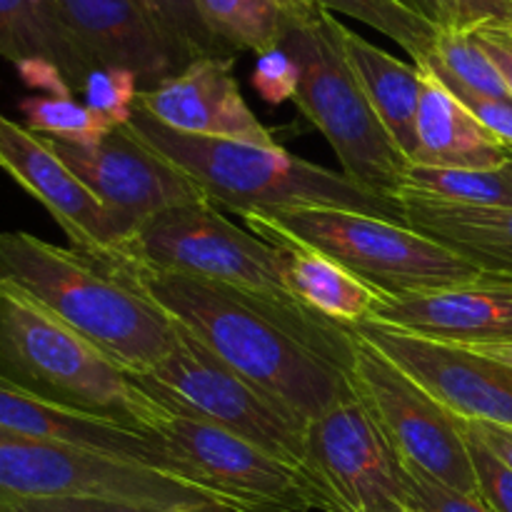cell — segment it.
<instances>
[{"instance_id":"obj_12","label":"cell","mask_w":512,"mask_h":512,"mask_svg":"<svg viewBox=\"0 0 512 512\" xmlns=\"http://www.w3.org/2000/svg\"><path fill=\"white\" fill-rule=\"evenodd\" d=\"M45 140L98 203L118 218L130 238L155 215L205 200L183 170L145 145L128 125L110 130L95 145Z\"/></svg>"},{"instance_id":"obj_17","label":"cell","mask_w":512,"mask_h":512,"mask_svg":"<svg viewBox=\"0 0 512 512\" xmlns=\"http://www.w3.org/2000/svg\"><path fill=\"white\" fill-rule=\"evenodd\" d=\"M233 65L223 58L193 60L158 88L140 90L138 105L178 133L278 145L245 103Z\"/></svg>"},{"instance_id":"obj_26","label":"cell","mask_w":512,"mask_h":512,"mask_svg":"<svg viewBox=\"0 0 512 512\" xmlns=\"http://www.w3.org/2000/svg\"><path fill=\"white\" fill-rule=\"evenodd\" d=\"M398 193H415L460 205L512 208V160L503 168L493 170L433 168V165L410 163Z\"/></svg>"},{"instance_id":"obj_13","label":"cell","mask_w":512,"mask_h":512,"mask_svg":"<svg viewBox=\"0 0 512 512\" xmlns=\"http://www.w3.org/2000/svg\"><path fill=\"white\" fill-rule=\"evenodd\" d=\"M158 433L175 445L230 512L313 510L303 473L213 423L168 415Z\"/></svg>"},{"instance_id":"obj_19","label":"cell","mask_w":512,"mask_h":512,"mask_svg":"<svg viewBox=\"0 0 512 512\" xmlns=\"http://www.w3.org/2000/svg\"><path fill=\"white\" fill-rule=\"evenodd\" d=\"M65 28L93 68H128L140 90L185 68L140 0H55Z\"/></svg>"},{"instance_id":"obj_36","label":"cell","mask_w":512,"mask_h":512,"mask_svg":"<svg viewBox=\"0 0 512 512\" xmlns=\"http://www.w3.org/2000/svg\"><path fill=\"white\" fill-rule=\"evenodd\" d=\"M435 80L440 85H445L495 140H500L505 148L512 150V98H490V95L473 93V90L463 88L458 83H450V80Z\"/></svg>"},{"instance_id":"obj_15","label":"cell","mask_w":512,"mask_h":512,"mask_svg":"<svg viewBox=\"0 0 512 512\" xmlns=\"http://www.w3.org/2000/svg\"><path fill=\"white\" fill-rule=\"evenodd\" d=\"M353 330L460 420L512 430V370L508 365L460 345L435 343L370 320L353 325Z\"/></svg>"},{"instance_id":"obj_28","label":"cell","mask_w":512,"mask_h":512,"mask_svg":"<svg viewBox=\"0 0 512 512\" xmlns=\"http://www.w3.org/2000/svg\"><path fill=\"white\" fill-rule=\"evenodd\" d=\"M418 68L435 75V78L463 85V88L473 90V93L490 95V98H512L493 60L480 48L473 33H465V30L438 33L433 55L423 65H418Z\"/></svg>"},{"instance_id":"obj_30","label":"cell","mask_w":512,"mask_h":512,"mask_svg":"<svg viewBox=\"0 0 512 512\" xmlns=\"http://www.w3.org/2000/svg\"><path fill=\"white\" fill-rule=\"evenodd\" d=\"M18 110L25 118V128L43 138L65 140V143L95 145L113 130L88 105L73 100V95L70 98L30 95L20 100Z\"/></svg>"},{"instance_id":"obj_37","label":"cell","mask_w":512,"mask_h":512,"mask_svg":"<svg viewBox=\"0 0 512 512\" xmlns=\"http://www.w3.org/2000/svg\"><path fill=\"white\" fill-rule=\"evenodd\" d=\"M0 512H165L148 505L105 498H8L0 495Z\"/></svg>"},{"instance_id":"obj_38","label":"cell","mask_w":512,"mask_h":512,"mask_svg":"<svg viewBox=\"0 0 512 512\" xmlns=\"http://www.w3.org/2000/svg\"><path fill=\"white\" fill-rule=\"evenodd\" d=\"M473 38L478 40L480 48L488 53L498 73L503 75L512 95V23H490L483 28L473 30Z\"/></svg>"},{"instance_id":"obj_41","label":"cell","mask_w":512,"mask_h":512,"mask_svg":"<svg viewBox=\"0 0 512 512\" xmlns=\"http://www.w3.org/2000/svg\"><path fill=\"white\" fill-rule=\"evenodd\" d=\"M275 3H278L280 8L288 13V18L293 20V23H305V20H313L315 15L323 10L318 3H315V0H275Z\"/></svg>"},{"instance_id":"obj_2","label":"cell","mask_w":512,"mask_h":512,"mask_svg":"<svg viewBox=\"0 0 512 512\" xmlns=\"http://www.w3.org/2000/svg\"><path fill=\"white\" fill-rule=\"evenodd\" d=\"M128 128L183 170L210 205L240 218L288 208H340L405 225L398 198L375 193L345 173L298 158L280 145L178 133L138 103Z\"/></svg>"},{"instance_id":"obj_32","label":"cell","mask_w":512,"mask_h":512,"mask_svg":"<svg viewBox=\"0 0 512 512\" xmlns=\"http://www.w3.org/2000/svg\"><path fill=\"white\" fill-rule=\"evenodd\" d=\"M85 105L108 128H123L133 118L140 95V80L128 68H95L83 85Z\"/></svg>"},{"instance_id":"obj_18","label":"cell","mask_w":512,"mask_h":512,"mask_svg":"<svg viewBox=\"0 0 512 512\" xmlns=\"http://www.w3.org/2000/svg\"><path fill=\"white\" fill-rule=\"evenodd\" d=\"M368 320L460 348L505 343L512 340V283L485 275L453 288L380 298Z\"/></svg>"},{"instance_id":"obj_23","label":"cell","mask_w":512,"mask_h":512,"mask_svg":"<svg viewBox=\"0 0 512 512\" xmlns=\"http://www.w3.org/2000/svg\"><path fill=\"white\" fill-rule=\"evenodd\" d=\"M280 250L283 285L298 303L340 325H358L373 315L380 295L338 263L300 245Z\"/></svg>"},{"instance_id":"obj_1","label":"cell","mask_w":512,"mask_h":512,"mask_svg":"<svg viewBox=\"0 0 512 512\" xmlns=\"http://www.w3.org/2000/svg\"><path fill=\"white\" fill-rule=\"evenodd\" d=\"M103 270L158 305L303 425L350 385L353 325L323 318L295 298L248 293L130 263H113Z\"/></svg>"},{"instance_id":"obj_42","label":"cell","mask_w":512,"mask_h":512,"mask_svg":"<svg viewBox=\"0 0 512 512\" xmlns=\"http://www.w3.org/2000/svg\"><path fill=\"white\" fill-rule=\"evenodd\" d=\"M465 350H473V353L485 355V358L498 360V363L508 365L512 370V340H505V343H488V345H468Z\"/></svg>"},{"instance_id":"obj_22","label":"cell","mask_w":512,"mask_h":512,"mask_svg":"<svg viewBox=\"0 0 512 512\" xmlns=\"http://www.w3.org/2000/svg\"><path fill=\"white\" fill-rule=\"evenodd\" d=\"M338 35L345 58H348L363 93L368 95L370 105L378 113L380 123L395 140L400 153L408 158V163H413L415 153H418L415 118H418L420 90H423L425 80L423 70L415 63L408 65L393 58L383 48L350 30L348 25L340 23Z\"/></svg>"},{"instance_id":"obj_4","label":"cell","mask_w":512,"mask_h":512,"mask_svg":"<svg viewBox=\"0 0 512 512\" xmlns=\"http://www.w3.org/2000/svg\"><path fill=\"white\" fill-rule=\"evenodd\" d=\"M0 378L135 433L160 435V423L168 418L133 373L5 280H0Z\"/></svg>"},{"instance_id":"obj_34","label":"cell","mask_w":512,"mask_h":512,"mask_svg":"<svg viewBox=\"0 0 512 512\" xmlns=\"http://www.w3.org/2000/svg\"><path fill=\"white\" fill-rule=\"evenodd\" d=\"M250 80L265 103L283 105L298 95L300 65L285 48H273L258 55Z\"/></svg>"},{"instance_id":"obj_16","label":"cell","mask_w":512,"mask_h":512,"mask_svg":"<svg viewBox=\"0 0 512 512\" xmlns=\"http://www.w3.org/2000/svg\"><path fill=\"white\" fill-rule=\"evenodd\" d=\"M0 433L45 440V443L73 445V448H85L93 450V453L130 460V463L148 465V468L163 470V473L185 480V483L198 485V488L208 490L213 498H218L163 435L135 433V430L120 428V425L95 418V415L63 408V405H55L18 388L5 378H0ZM220 505H223V500H220Z\"/></svg>"},{"instance_id":"obj_11","label":"cell","mask_w":512,"mask_h":512,"mask_svg":"<svg viewBox=\"0 0 512 512\" xmlns=\"http://www.w3.org/2000/svg\"><path fill=\"white\" fill-rule=\"evenodd\" d=\"M300 473L323 512H363L403 490V460L353 385L305 425Z\"/></svg>"},{"instance_id":"obj_33","label":"cell","mask_w":512,"mask_h":512,"mask_svg":"<svg viewBox=\"0 0 512 512\" xmlns=\"http://www.w3.org/2000/svg\"><path fill=\"white\" fill-rule=\"evenodd\" d=\"M398 503L410 512H495L480 495L460 493L423 470L403 463V490Z\"/></svg>"},{"instance_id":"obj_8","label":"cell","mask_w":512,"mask_h":512,"mask_svg":"<svg viewBox=\"0 0 512 512\" xmlns=\"http://www.w3.org/2000/svg\"><path fill=\"white\" fill-rule=\"evenodd\" d=\"M113 263L188 275L273 298H293L280 275V250L258 235L240 230L208 200L155 215L135 230L123 255Z\"/></svg>"},{"instance_id":"obj_5","label":"cell","mask_w":512,"mask_h":512,"mask_svg":"<svg viewBox=\"0 0 512 512\" xmlns=\"http://www.w3.org/2000/svg\"><path fill=\"white\" fill-rule=\"evenodd\" d=\"M270 245H300L353 273L380 298L453 288L485 278L475 265L408 225L340 208H288L245 215Z\"/></svg>"},{"instance_id":"obj_21","label":"cell","mask_w":512,"mask_h":512,"mask_svg":"<svg viewBox=\"0 0 512 512\" xmlns=\"http://www.w3.org/2000/svg\"><path fill=\"white\" fill-rule=\"evenodd\" d=\"M423 75L415 118L418 153L413 163L470 170H493L508 165L512 150L495 140L445 85H440L425 70Z\"/></svg>"},{"instance_id":"obj_14","label":"cell","mask_w":512,"mask_h":512,"mask_svg":"<svg viewBox=\"0 0 512 512\" xmlns=\"http://www.w3.org/2000/svg\"><path fill=\"white\" fill-rule=\"evenodd\" d=\"M0 168L48 210L80 255L98 265L123 255L130 235L118 218L70 173L43 135L5 113H0Z\"/></svg>"},{"instance_id":"obj_20","label":"cell","mask_w":512,"mask_h":512,"mask_svg":"<svg viewBox=\"0 0 512 512\" xmlns=\"http://www.w3.org/2000/svg\"><path fill=\"white\" fill-rule=\"evenodd\" d=\"M410 230L443 245L490 278L512 283V208L460 205L398 193Z\"/></svg>"},{"instance_id":"obj_27","label":"cell","mask_w":512,"mask_h":512,"mask_svg":"<svg viewBox=\"0 0 512 512\" xmlns=\"http://www.w3.org/2000/svg\"><path fill=\"white\" fill-rule=\"evenodd\" d=\"M315 3L330 15H348L383 33L385 38L395 40L415 65H423L438 43V30L410 13L398 0H315Z\"/></svg>"},{"instance_id":"obj_40","label":"cell","mask_w":512,"mask_h":512,"mask_svg":"<svg viewBox=\"0 0 512 512\" xmlns=\"http://www.w3.org/2000/svg\"><path fill=\"white\" fill-rule=\"evenodd\" d=\"M463 423L490 453L498 455L508 468H512V430L490 423H473V420H463Z\"/></svg>"},{"instance_id":"obj_9","label":"cell","mask_w":512,"mask_h":512,"mask_svg":"<svg viewBox=\"0 0 512 512\" xmlns=\"http://www.w3.org/2000/svg\"><path fill=\"white\" fill-rule=\"evenodd\" d=\"M0 495L8 498H105L175 512L220 505L208 490L163 470L73 445L0 433ZM223 508V505H220Z\"/></svg>"},{"instance_id":"obj_39","label":"cell","mask_w":512,"mask_h":512,"mask_svg":"<svg viewBox=\"0 0 512 512\" xmlns=\"http://www.w3.org/2000/svg\"><path fill=\"white\" fill-rule=\"evenodd\" d=\"M15 70H18L20 80H23L28 88L38 90V93L53 95V98H70V95H73V88H70V83L65 80L63 70L55 63H50V60H23V63L15 65Z\"/></svg>"},{"instance_id":"obj_31","label":"cell","mask_w":512,"mask_h":512,"mask_svg":"<svg viewBox=\"0 0 512 512\" xmlns=\"http://www.w3.org/2000/svg\"><path fill=\"white\" fill-rule=\"evenodd\" d=\"M400 5L433 25L438 33L473 30L490 23H512V0H398Z\"/></svg>"},{"instance_id":"obj_35","label":"cell","mask_w":512,"mask_h":512,"mask_svg":"<svg viewBox=\"0 0 512 512\" xmlns=\"http://www.w3.org/2000/svg\"><path fill=\"white\" fill-rule=\"evenodd\" d=\"M465 435H468L470 460H473L480 498L495 512H512V468H508L498 455L490 453L468 428H465Z\"/></svg>"},{"instance_id":"obj_24","label":"cell","mask_w":512,"mask_h":512,"mask_svg":"<svg viewBox=\"0 0 512 512\" xmlns=\"http://www.w3.org/2000/svg\"><path fill=\"white\" fill-rule=\"evenodd\" d=\"M0 58L13 65L30 58H45L63 70L73 90H83L93 73L80 48L48 28L28 0H0Z\"/></svg>"},{"instance_id":"obj_3","label":"cell","mask_w":512,"mask_h":512,"mask_svg":"<svg viewBox=\"0 0 512 512\" xmlns=\"http://www.w3.org/2000/svg\"><path fill=\"white\" fill-rule=\"evenodd\" d=\"M0 280L13 283L128 373L153 370L178 343V323L73 248L0 230Z\"/></svg>"},{"instance_id":"obj_6","label":"cell","mask_w":512,"mask_h":512,"mask_svg":"<svg viewBox=\"0 0 512 512\" xmlns=\"http://www.w3.org/2000/svg\"><path fill=\"white\" fill-rule=\"evenodd\" d=\"M338 25L335 15L320 10L313 20L290 28L283 48L300 65L293 103L325 135L350 180L395 198L410 163L360 88L345 58Z\"/></svg>"},{"instance_id":"obj_25","label":"cell","mask_w":512,"mask_h":512,"mask_svg":"<svg viewBox=\"0 0 512 512\" xmlns=\"http://www.w3.org/2000/svg\"><path fill=\"white\" fill-rule=\"evenodd\" d=\"M205 23L233 53L283 48L293 20L275 0H198Z\"/></svg>"},{"instance_id":"obj_10","label":"cell","mask_w":512,"mask_h":512,"mask_svg":"<svg viewBox=\"0 0 512 512\" xmlns=\"http://www.w3.org/2000/svg\"><path fill=\"white\" fill-rule=\"evenodd\" d=\"M350 385L405 465L460 493L480 495L463 420L358 333Z\"/></svg>"},{"instance_id":"obj_7","label":"cell","mask_w":512,"mask_h":512,"mask_svg":"<svg viewBox=\"0 0 512 512\" xmlns=\"http://www.w3.org/2000/svg\"><path fill=\"white\" fill-rule=\"evenodd\" d=\"M133 378L168 415L218 425L300 470L305 425L180 325L175 348L153 370Z\"/></svg>"},{"instance_id":"obj_43","label":"cell","mask_w":512,"mask_h":512,"mask_svg":"<svg viewBox=\"0 0 512 512\" xmlns=\"http://www.w3.org/2000/svg\"><path fill=\"white\" fill-rule=\"evenodd\" d=\"M363 512H410V510L403 508L398 500H380V503L370 505V508L363 510Z\"/></svg>"},{"instance_id":"obj_29","label":"cell","mask_w":512,"mask_h":512,"mask_svg":"<svg viewBox=\"0 0 512 512\" xmlns=\"http://www.w3.org/2000/svg\"><path fill=\"white\" fill-rule=\"evenodd\" d=\"M140 3L183 65L203 58L235 60L238 55L223 40L215 38L200 13L198 0H140Z\"/></svg>"},{"instance_id":"obj_44","label":"cell","mask_w":512,"mask_h":512,"mask_svg":"<svg viewBox=\"0 0 512 512\" xmlns=\"http://www.w3.org/2000/svg\"><path fill=\"white\" fill-rule=\"evenodd\" d=\"M175 512H230V510L220 508V505H195V508H183Z\"/></svg>"}]
</instances>
